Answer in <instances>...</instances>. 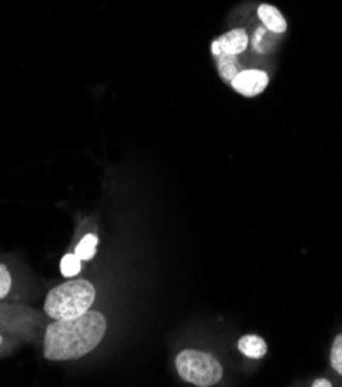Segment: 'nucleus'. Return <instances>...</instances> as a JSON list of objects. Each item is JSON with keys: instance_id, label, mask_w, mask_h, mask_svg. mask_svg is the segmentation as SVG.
Masks as SVG:
<instances>
[{"instance_id": "1", "label": "nucleus", "mask_w": 342, "mask_h": 387, "mask_svg": "<svg viewBox=\"0 0 342 387\" xmlns=\"http://www.w3.org/2000/svg\"><path fill=\"white\" fill-rule=\"evenodd\" d=\"M107 332V320L99 312H85L76 318L55 320L43 337V355L48 361H69L89 355Z\"/></svg>"}, {"instance_id": "2", "label": "nucleus", "mask_w": 342, "mask_h": 387, "mask_svg": "<svg viewBox=\"0 0 342 387\" xmlns=\"http://www.w3.org/2000/svg\"><path fill=\"white\" fill-rule=\"evenodd\" d=\"M96 300V288L86 279H73L55 287L48 293L43 310L52 320L76 318L90 310Z\"/></svg>"}, {"instance_id": "3", "label": "nucleus", "mask_w": 342, "mask_h": 387, "mask_svg": "<svg viewBox=\"0 0 342 387\" xmlns=\"http://www.w3.org/2000/svg\"><path fill=\"white\" fill-rule=\"evenodd\" d=\"M176 369L182 380L199 387L215 386L224 375L222 366L207 352L187 349L176 357Z\"/></svg>"}, {"instance_id": "4", "label": "nucleus", "mask_w": 342, "mask_h": 387, "mask_svg": "<svg viewBox=\"0 0 342 387\" xmlns=\"http://www.w3.org/2000/svg\"><path fill=\"white\" fill-rule=\"evenodd\" d=\"M42 324V316L21 304H6L0 301V333L8 337L33 340Z\"/></svg>"}, {"instance_id": "5", "label": "nucleus", "mask_w": 342, "mask_h": 387, "mask_svg": "<svg viewBox=\"0 0 342 387\" xmlns=\"http://www.w3.org/2000/svg\"><path fill=\"white\" fill-rule=\"evenodd\" d=\"M268 81V74L262 72V69H244V72L238 73V76L233 79L232 86L239 94L247 96V98H254V96L266 90Z\"/></svg>"}, {"instance_id": "6", "label": "nucleus", "mask_w": 342, "mask_h": 387, "mask_svg": "<svg viewBox=\"0 0 342 387\" xmlns=\"http://www.w3.org/2000/svg\"><path fill=\"white\" fill-rule=\"evenodd\" d=\"M247 47H249V34L242 28H234L222 34L221 38H217L212 43V52L216 57L224 56V55L238 56L247 50Z\"/></svg>"}, {"instance_id": "7", "label": "nucleus", "mask_w": 342, "mask_h": 387, "mask_svg": "<svg viewBox=\"0 0 342 387\" xmlns=\"http://www.w3.org/2000/svg\"><path fill=\"white\" fill-rule=\"evenodd\" d=\"M258 16L262 21V23L266 25V28L270 31L280 34L287 30V22L284 19V16L280 14V11L273 5H267V4L261 5L258 10Z\"/></svg>"}, {"instance_id": "8", "label": "nucleus", "mask_w": 342, "mask_h": 387, "mask_svg": "<svg viewBox=\"0 0 342 387\" xmlns=\"http://www.w3.org/2000/svg\"><path fill=\"white\" fill-rule=\"evenodd\" d=\"M238 347L245 357L249 358H262L267 354V344L266 341L258 335H245L239 340Z\"/></svg>"}, {"instance_id": "9", "label": "nucleus", "mask_w": 342, "mask_h": 387, "mask_svg": "<svg viewBox=\"0 0 342 387\" xmlns=\"http://www.w3.org/2000/svg\"><path fill=\"white\" fill-rule=\"evenodd\" d=\"M98 245H99V237L93 233H89L85 235L81 240V242L76 245L74 253L82 261H90L94 258L96 250H98Z\"/></svg>"}, {"instance_id": "10", "label": "nucleus", "mask_w": 342, "mask_h": 387, "mask_svg": "<svg viewBox=\"0 0 342 387\" xmlns=\"http://www.w3.org/2000/svg\"><path fill=\"white\" fill-rule=\"evenodd\" d=\"M217 69H219V74L222 76L224 81L230 82L233 79L238 76V59H236V56H230V55H224V56H219L217 57Z\"/></svg>"}, {"instance_id": "11", "label": "nucleus", "mask_w": 342, "mask_h": 387, "mask_svg": "<svg viewBox=\"0 0 342 387\" xmlns=\"http://www.w3.org/2000/svg\"><path fill=\"white\" fill-rule=\"evenodd\" d=\"M82 259L76 253H68L60 261V271L65 278H74L81 274Z\"/></svg>"}, {"instance_id": "12", "label": "nucleus", "mask_w": 342, "mask_h": 387, "mask_svg": "<svg viewBox=\"0 0 342 387\" xmlns=\"http://www.w3.org/2000/svg\"><path fill=\"white\" fill-rule=\"evenodd\" d=\"M14 284L11 269L8 267V264L0 261V301L6 300L11 295V290Z\"/></svg>"}, {"instance_id": "13", "label": "nucleus", "mask_w": 342, "mask_h": 387, "mask_svg": "<svg viewBox=\"0 0 342 387\" xmlns=\"http://www.w3.org/2000/svg\"><path fill=\"white\" fill-rule=\"evenodd\" d=\"M330 363L335 371L342 375V333L336 337L330 352Z\"/></svg>"}, {"instance_id": "14", "label": "nucleus", "mask_w": 342, "mask_h": 387, "mask_svg": "<svg viewBox=\"0 0 342 387\" xmlns=\"http://www.w3.org/2000/svg\"><path fill=\"white\" fill-rule=\"evenodd\" d=\"M10 344V340H8V335H4V333H0V357L8 352V346Z\"/></svg>"}, {"instance_id": "15", "label": "nucleus", "mask_w": 342, "mask_h": 387, "mask_svg": "<svg viewBox=\"0 0 342 387\" xmlns=\"http://www.w3.org/2000/svg\"><path fill=\"white\" fill-rule=\"evenodd\" d=\"M313 386H314V387H330L331 383L327 381V380H317V381L313 383Z\"/></svg>"}]
</instances>
